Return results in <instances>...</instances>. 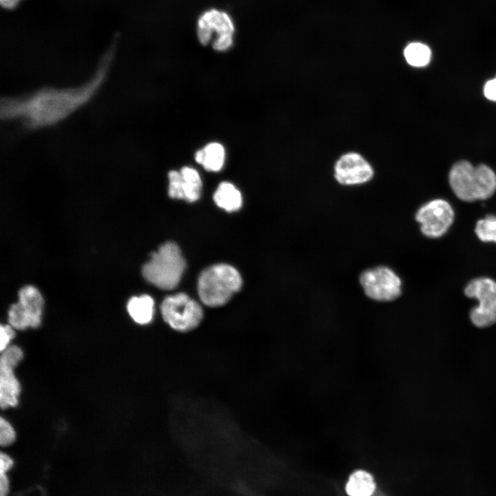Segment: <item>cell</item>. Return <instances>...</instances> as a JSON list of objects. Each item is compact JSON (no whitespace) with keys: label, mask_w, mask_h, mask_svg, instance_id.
<instances>
[{"label":"cell","mask_w":496,"mask_h":496,"mask_svg":"<svg viewBox=\"0 0 496 496\" xmlns=\"http://www.w3.org/2000/svg\"><path fill=\"white\" fill-rule=\"evenodd\" d=\"M404 55L407 63L414 67L426 65L431 56L430 48L421 43H411L404 50Z\"/></svg>","instance_id":"ac0fdd59"},{"label":"cell","mask_w":496,"mask_h":496,"mask_svg":"<svg viewBox=\"0 0 496 496\" xmlns=\"http://www.w3.org/2000/svg\"><path fill=\"white\" fill-rule=\"evenodd\" d=\"M216 204L228 212L238 210L242 203V195L235 186L229 182L219 184L214 194Z\"/></svg>","instance_id":"2e32d148"},{"label":"cell","mask_w":496,"mask_h":496,"mask_svg":"<svg viewBox=\"0 0 496 496\" xmlns=\"http://www.w3.org/2000/svg\"><path fill=\"white\" fill-rule=\"evenodd\" d=\"M242 284V278L236 268L227 264L214 265L200 273L198 293L205 305L221 307L240 289Z\"/></svg>","instance_id":"3957f363"},{"label":"cell","mask_w":496,"mask_h":496,"mask_svg":"<svg viewBox=\"0 0 496 496\" xmlns=\"http://www.w3.org/2000/svg\"><path fill=\"white\" fill-rule=\"evenodd\" d=\"M113 57L114 50L110 48L101 59L92 76L78 86L44 87L2 99L1 118L20 121L28 130L50 127L61 122L95 96L107 77Z\"/></svg>","instance_id":"6da1fadb"},{"label":"cell","mask_w":496,"mask_h":496,"mask_svg":"<svg viewBox=\"0 0 496 496\" xmlns=\"http://www.w3.org/2000/svg\"><path fill=\"white\" fill-rule=\"evenodd\" d=\"M127 309L135 322L141 325L147 324L153 320L154 302L148 295L134 296L129 300Z\"/></svg>","instance_id":"9a60e30c"},{"label":"cell","mask_w":496,"mask_h":496,"mask_svg":"<svg viewBox=\"0 0 496 496\" xmlns=\"http://www.w3.org/2000/svg\"><path fill=\"white\" fill-rule=\"evenodd\" d=\"M186 267V262L179 247L173 242L161 245L152 252L143 265L145 279L164 290H172L179 283Z\"/></svg>","instance_id":"277c9868"},{"label":"cell","mask_w":496,"mask_h":496,"mask_svg":"<svg viewBox=\"0 0 496 496\" xmlns=\"http://www.w3.org/2000/svg\"><path fill=\"white\" fill-rule=\"evenodd\" d=\"M475 231L480 240L496 243V216L488 215L486 218L479 220L476 223Z\"/></svg>","instance_id":"d6986e66"},{"label":"cell","mask_w":496,"mask_h":496,"mask_svg":"<svg viewBox=\"0 0 496 496\" xmlns=\"http://www.w3.org/2000/svg\"><path fill=\"white\" fill-rule=\"evenodd\" d=\"M21 0H0L2 7L6 9H12L15 8Z\"/></svg>","instance_id":"484cf974"},{"label":"cell","mask_w":496,"mask_h":496,"mask_svg":"<svg viewBox=\"0 0 496 496\" xmlns=\"http://www.w3.org/2000/svg\"><path fill=\"white\" fill-rule=\"evenodd\" d=\"M9 487V480L6 473H0V496H7Z\"/></svg>","instance_id":"d4e9b609"},{"label":"cell","mask_w":496,"mask_h":496,"mask_svg":"<svg viewBox=\"0 0 496 496\" xmlns=\"http://www.w3.org/2000/svg\"><path fill=\"white\" fill-rule=\"evenodd\" d=\"M194 158L205 170L218 172L225 164V150L223 145L219 143H209L195 153Z\"/></svg>","instance_id":"4fadbf2b"},{"label":"cell","mask_w":496,"mask_h":496,"mask_svg":"<svg viewBox=\"0 0 496 496\" xmlns=\"http://www.w3.org/2000/svg\"><path fill=\"white\" fill-rule=\"evenodd\" d=\"M484 94L488 99L496 101V77L486 82L484 87Z\"/></svg>","instance_id":"603a6c76"},{"label":"cell","mask_w":496,"mask_h":496,"mask_svg":"<svg viewBox=\"0 0 496 496\" xmlns=\"http://www.w3.org/2000/svg\"><path fill=\"white\" fill-rule=\"evenodd\" d=\"M373 170L359 154L351 152L342 156L335 165L334 176L344 185H358L370 180Z\"/></svg>","instance_id":"7c38bea8"},{"label":"cell","mask_w":496,"mask_h":496,"mask_svg":"<svg viewBox=\"0 0 496 496\" xmlns=\"http://www.w3.org/2000/svg\"><path fill=\"white\" fill-rule=\"evenodd\" d=\"M360 283L366 296L378 302L393 301L402 293L400 278L385 266L363 271L360 276Z\"/></svg>","instance_id":"9c48e42d"},{"label":"cell","mask_w":496,"mask_h":496,"mask_svg":"<svg viewBox=\"0 0 496 496\" xmlns=\"http://www.w3.org/2000/svg\"><path fill=\"white\" fill-rule=\"evenodd\" d=\"M375 489L376 483L373 476L363 469L353 471L345 485L348 496H372Z\"/></svg>","instance_id":"5bb4252c"},{"label":"cell","mask_w":496,"mask_h":496,"mask_svg":"<svg viewBox=\"0 0 496 496\" xmlns=\"http://www.w3.org/2000/svg\"><path fill=\"white\" fill-rule=\"evenodd\" d=\"M168 195L172 198L183 199L181 187L182 176L180 171L172 170L168 173Z\"/></svg>","instance_id":"ffe728a7"},{"label":"cell","mask_w":496,"mask_h":496,"mask_svg":"<svg viewBox=\"0 0 496 496\" xmlns=\"http://www.w3.org/2000/svg\"><path fill=\"white\" fill-rule=\"evenodd\" d=\"M15 337L14 329L10 324L0 326V351L3 352L9 346L10 341Z\"/></svg>","instance_id":"7402d4cb"},{"label":"cell","mask_w":496,"mask_h":496,"mask_svg":"<svg viewBox=\"0 0 496 496\" xmlns=\"http://www.w3.org/2000/svg\"><path fill=\"white\" fill-rule=\"evenodd\" d=\"M451 187L460 200L473 202L491 197L496 190V175L486 165L473 167L461 161L451 168L448 175Z\"/></svg>","instance_id":"7a4b0ae2"},{"label":"cell","mask_w":496,"mask_h":496,"mask_svg":"<svg viewBox=\"0 0 496 496\" xmlns=\"http://www.w3.org/2000/svg\"><path fill=\"white\" fill-rule=\"evenodd\" d=\"M13 465L12 458L7 454L1 452L0 455V473H6Z\"/></svg>","instance_id":"cb8c5ba5"},{"label":"cell","mask_w":496,"mask_h":496,"mask_svg":"<svg viewBox=\"0 0 496 496\" xmlns=\"http://www.w3.org/2000/svg\"><path fill=\"white\" fill-rule=\"evenodd\" d=\"M19 300L12 304L8 312V322L14 329L37 328L41 322L43 298L34 286L22 287L18 293Z\"/></svg>","instance_id":"ba28073f"},{"label":"cell","mask_w":496,"mask_h":496,"mask_svg":"<svg viewBox=\"0 0 496 496\" xmlns=\"http://www.w3.org/2000/svg\"><path fill=\"white\" fill-rule=\"evenodd\" d=\"M23 357L17 345L9 346L0 357V406L2 409L16 406L21 393V385L14 369Z\"/></svg>","instance_id":"8fae6325"},{"label":"cell","mask_w":496,"mask_h":496,"mask_svg":"<svg viewBox=\"0 0 496 496\" xmlns=\"http://www.w3.org/2000/svg\"><path fill=\"white\" fill-rule=\"evenodd\" d=\"M196 35L199 42L218 52L229 50L234 43L235 23L226 11L210 8L202 12L196 21Z\"/></svg>","instance_id":"5b68a950"},{"label":"cell","mask_w":496,"mask_h":496,"mask_svg":"<svg viewBox=\"0 0 496 496\" xmlns=\"http://www.w3.org/2000/svg\"><path fill=\"white\" fill-rule=\"evenodd\" d=\"M180 172L182 176L183 199L193 203L199 199L202 189V180L200 174L194 168L185 166Z\"/></svg>","instance_id":"e0dca14e"},{"label":"cell","mask_w":496,"mask_h":496,"mask_svg":"<svg viewBox=\"0 0 496 496\" xmlns=\"http://www.w3.org/2000/svg\"><path fill=\"white\" fill-rule=\"evenodd\" d=\"M16 439V433L10 423L3 417L0 418V444L7 446Z\"/></svg>","instance_id":"44dd1931"},{"label":"cell","mask_w":496,"mask_h":496,"mask_svg":"<svg viewBox=\"0 0 496 496\" xmlns=\"http://www.w3.org/2000/svg\"><path fill=\"white\" fill-rule=\"evenodd\" d=\"M163 320L174 331L185 333L197 328L203 318L200 304L184 293L166 297L161 303Z\"/></svg>","instance_id":"8992f818"},{"label":"cell","mask_w":496,"mask_h":496,"mask_svg":"<svg viewBox=\"0 0 496 496\" xmlns=\"http://www.w3.org/2000/svg\"><path fill=\"white\" fill-rule=\"evenodd\" d=\"M465 295L478 300V306L470 312V319L479 328L496 323V282L489 278H477L464 289Z\"/></svg>","instance_id":"52a82bcc"},{"label":"cell","mask_w":496,"mask_h":496,"mask_svg":"<svg viewBox=\"0 0 496 496\" xmlns=\"http://www.w3.org/2000/svg\"><path fill=\"white\" fill-rule=\"evenodd\" d=\"M455 217L451 205L445 200L435 199L423 205L415 214L422 233L428 238H440L450 228Z\"/></svg>","instance_id":"30bf717a"}]
</instances>
